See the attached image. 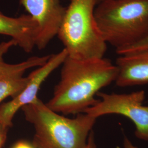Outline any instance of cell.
Listing matches in <instances>:
<instances>
[{"mask_svg": "<svg viewBox=\"0 0 148 148\" xmlns=\"http://www.w3.org/2000/svg\"><path fill=\"white\" fill-rule=\"evenodd\" d=\"M117 74L116 65L108 59L77 60L67 57L62 64L60 79L46 104L64 115L84 113L98 102L95 95L115 82Z\"/></svg>", "mask_w": 148, "mask_h": 148, "instance_id": "obj_1", "label": "cell"}, {"mask_svg": "<svg viewBox=\"0 0 148 148\" xmlns=\"http://www.w3.org/2000/svg\"><path fill=\"white\" fill-rule=\"evenodd\" d=\"M34 127L35 148H85L97 118L86 113L68 118L51 110L37 98L21 109Z\"/></svg>", "mask_w": 148, "mask_h": 148, "instance_id": "obj_2", "label": "cell"}, {"mask_svg": "<svg viewBox=\"0 0 148 148\" xmlns=\"http://www.w3.org/2000/svg\"><path fill=\"white\" fill-rule=\"evenodd\" d=\"M97 26L116 50L148 36V0H103L95 7Z\"/></svg>", "mask_w": 148, "mask_h": 148, "instance_id": "obj_3", "label": "cell"}, {"mask_svg": "<svg viewBox=\"0 0 148 148\" xmlns=\"http://www.w3.org/2000/svg\"><path fill=\"white\" fill-rule=\"evenodd\" d=\"M95 0H71L57 36L68 57L77 60L104 58L107 43L95 16Z\"/></svg>", "mask_w": 148, "mask_h": 148, "instance_id": "obj_4", "label": "cell"}, {"mask_svg": "<svg viewBox=\"0 0 148 148\" xmlns=\"http://www.w3.org/2000/svg\"><path fill=\"white\" fill-rule=\"evenodd\" d=\"M97 95L101 98L98 102L84 113L97 119L111 114L126 117L134 125L136 137L148 142V106L143 105L144 90L123 94L99 92Z\"/></svg>", "mask_w": 148, "mask_h": 148, "instance_id": "obj_5", "label": "cell"}, {"mask_svg": "<svg viewBox=\"0 0 148 148\" xmlns=\"http://www.w3.org/2000/svg\"><path fill=\"white\" fill-rule=\"evenodd\" d=\"M67 57L68 52L64 48L59 53L51 54L46 63L31 73L28 76L27 85L21 92L11 101L0 106V123L10 128L12 127L17 111L38 98L37 93L44 81L62 65Z\"/></svg>", "mask_w": 148, "mask_h": 148, "instance_id": "obj_6", "label": "cell"}, {"mask_svg": "<svg viewBox=\"0 0 148 148\" xmlns=\"http://www.w3.org/2000/svg\"><path fill=\"white\" fill-rule=\"evenodd\" d=\"M14 46H16V43L12 39L0 43V106L5 98L16 97L24 88L29 77H24V74L27 70L42 66L51 56H35L19 63H7L4 56Z\"/></svg>", "mask_w": 148, "mask_h": 148, "instance_id": "obj_7", "label": "cell"}, {"mask_svg": "<svg viewBox=\"0 0 148 148\" xmlns=\"http://www.w3.org/2000/svg\"><path fill=\"white\" fill-rule=\"evenodd\" d=\"M19 2L38 23L36 47L45 49L57 35L66 8L62 5L61 0H19Z\"/></svg>", "mask_w": 148, "mask_h": 148, "instance_id": "obj_8", "label": "cell"}, {"mask_svg": "<svg viewBox=\"0 0 148 148\" xmlns=\"http://www.w3.org/2000/svg\"><path fill=\"white\" fill-rule=\"evenodd\" d=\"M38 30L37 21L29 14L12 17L0 12V35L11 37L27 53L36 47Z\"/></svg>", "mask_w": 148, "mask_h": 148, "instance_id": "obj_9", "label": "cell"}, {"mask_svg": "<svg viewBox=\"0 0 148 148\" xmlns=\"http://www.w3.org/2000/svg\"><path fill=\"white\" fill-rule=\"evenodd\" d=\"M115 65L118 69L115 81L117 86L148 84V51L119 56Z\"/></svg>", "mask_w": 148, "mask_h": 148, "instance_id": "obj_10", "label": "cell"}, {"mask_svg": "<svg viewBox=\"0 0 148 148\" xmlns=\"http://www.w3.org/2000/svg\"><path fill=\"white\" fill-rule=\"evenodd\" d=\"M148 51V36L142 41L136 43L132 46L116 50L119 56L131 54Z\"/></svg>", "mask_w": 148, "mask_h": 148, "instance_id": "obj_11", "label": "cell"}, {"mask_svg": "<svg viewBox=\"0 0 148 148\" xmlns=\"http://www.w3.org/2000/svg\"><path fill=\"white\" fill-rule=\"evenodd\" d=\"M9 128L10 127L0 123V148H3L5 143Z\"/></svg>", "mask_w": 148, "mask_h": 148, "instance_id": "obj_12", "label": "cell"}, {"mask_svg": "<svg viewBox=\"0 0 148 148\" xmlns=\"http://www.w3.org/2000/svg\"><path fill=\"white\" fill-rule=\"evenodd\" d=\"M11 148H35L32 143L26 140H21L16 142Z\"/></svg>", "mask_w": 148, "mask_h": 148, "instance_id": "obj_13", "label": "cell"}, {"mask_svg": "<svg viewBox=\"0 0 148 148\" xmlns=\"http://www.w3.org/2000/svg\"><path fill=\"white\" fill-rule=\"evenodd\" d=\"M85 148H98L97 147V145L95 143V133L93 131L90 133L89 137L88 138L87 145Z\"/></svg>", "mask_w": 148, "mask_h": 148, "instance_id": "obj_14", "label": "cell"}, {"mask_svg": "<svg viewBox=\"0 0 148 148\" xmlns=\"http://www.w3.org/2000/svg\"><path fill=\"white\" fill-rule=\"evenodd\" d=\"M123 147L124 148H138L134 145L127 137H125L123 139Z\"/></svg>", "mask_w": 148, "mask_h": 148, "instance_id": "obj_15", "label": "cell"}, {"mask_svg": "<svg viewBox=\"0 0 148 148\" xmlns=\"http://www.w3.org/2000/svg\"><path fill=\"white\" fill-rule=\"evenodd\" d=\"M102 1H103V0H95V2H96V4H97V5L98 4V3H99L101 2Z\"/></svg>", "mask_w": 148, "mask_h": 148, "instance_id": "obj_16", "label": "cell"}]
</instances>
